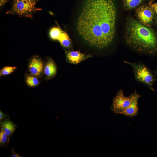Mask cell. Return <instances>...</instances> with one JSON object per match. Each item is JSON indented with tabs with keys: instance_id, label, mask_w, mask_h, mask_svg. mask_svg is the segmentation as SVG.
<instances>
[{
	"instance_id": "cell-12",
	"label": "cell",
	"mask_w": 157,
	"mask_h": 157,
	"mask_svg": "<svg viewBox=\"0 0 157 157\" xmlns=\"http://www.w3.org/2000/svg\"><path fill=\"white\" fill-rule=\"evenodd\" d=\"M58 41L60 44L65 48H68L71 46V40L67 33L64 31Z\"/></svg>"
},
{
	"instance_id": "cell-11",
	"label": "cell",
	"mask_w": 157,
	"mask_h": 157,
	"mask_svg": "<svg viewBox=\"0 0 157 157\" xmlns=\"http://www.w3.org/2000/svg\"><path fill=\"white\" fill-rule=\"evenodd\" d=\"M138 100L135 101L130 107L122 111L121 114L130 117L137 115L138 110Z\"/></svg>"
},
{
	"instance_id": "cell-5",
	"label": "cell",
	"mask_w": 157,
	"mask_h": 157,
	"mask_svg": "<svg viewBox=\"0 0 157 157\" xmlns=\"http://www.w3.org/2000/svg\"><path fill=\"white\" fill-rule=\"evenodd\" d=\"M36 0H14L11 9L7 13L32 18V14L36 10Z\"/></svg>"
},
{
	"instance_id": "cell-21",
	"label": "cell",
	"mask_w": 157,
	"mask_h": 157,
	"mask_svg": "<svg viewBox=\"0 0 157 157\" xmlns=\"http://www.w3.org/2000/svg\"><path fill=\"white\" fill-rule=\"evenodd\" d=\"M8 0H0V6H2L6 3Z\"/></svg>"
},
{
	"instance_id": "cell-3",
	"label": "cell",
	"mask_w": 157,
	"mask_h": 157,
	"mask_svg": "<svg viewBox=\"0 0 157 157\" xmlns=\"http://www.w3.org/2000/svg\"><path fill=\"white\" fill-rule=\"evenodd\" d=\"M141 96L135 90L130 96L126 97L124 94L123 90H119L113 99L111 110L116 113L121 114L122 111L130 107L135 101L138 100Z\"/></svg>"
},
{
	"instance_id": "cell-8",
	"label": "cell",
	"mask_w": 157,
	"mask_h": 157,
	"mask_svg": "<svg viewBox=\"0 0 157 157\" xmlns=\"http://www.w3.org/2000/svg\"><path fill=\"white\" fill-rule=\"evenodd\" d=\"M29 67V71L32 75L36 76H39L43 71V62L38 57H33L30 61Z\"/></svg>"
},
{
	"instance_id": "cell-19",
	"label": "cell",
	"mask_w": 157,
	"mask_h": 157,
	"mask_svg": "<svg viewBox=\"0 0 157 157\" xmlns=\"http://www.w3.org/2000/svg\"><path fill=\"white\" fill-rule=\"evenodd\" d=\"M151 8L154 12L157 14V3H155L152 4Z\"/></svg>"
},
{
	"instance_id": "cell-10",
	"label": "cell",
	"mask_w": 157,
	"mask_h": 157,
	"mask_svg": "<svg viewBox=\"0 0 157 157\" xmlns=\"http://www.w3.org/2000/svg\"><path fill=\"white\" fill-rule=\"evenodd\" d=\"M57 72V67L54 61L51 59L47 62L44 68V72L48 77L54 76Z\"/></svg>"
},
{
	"instance_id": "cell-14",
	"label": "cell",
	"mask_w": 157,
	"mask_h": 157,
	"mask_svg": "<svg viewBox=\"0 0 157 157\" xmlns=\"http://www.w3.org/2000/svg\"><path fill=\"white\" fill-rule=\"evenodd\" d=\"M8 136L2 129L0 132V145L1 147H4L9 142Z\"/></svg>"
},
{
	"instance_id": "cell-20",
	"label": "cell",
	"mask_w": 157,
	"mask_h": 157,
	"mask_svg": "<svg viewBox=\"0 0 157 157\" xmlns=\"http://www.w3.org/2000/svg\"><path fill=\"white\" fill-rule=\"evenodd\" d=\"M12 154L11 157H22L19 155L18 154L16 153L15 152H14L13 149H12Z\"/></svg>"
},
{
	"instance_id": "cell-16",
	"label": "cell",
	"mask_w": 157,
	"mask_h": 157,
	"mask_svg": "<svg viewBox=\"0 0 157 157\" xmlns=\"http://www.w3.org/2000/svg\"><path fill=\"white\" fill-rule=\"evenodd\" d=\"M16 68L15 66H6L3 67L0 71V76L9 74L13 72Z\"/></svg>"
},
{
	"instance_id": "cell-22",
	"label": "cell",
	"mask_w": 157,
	"mask_h": 157,
	"mask_svg": "<svg viewBox=\"0 0 157 157\" xmlns=\"http://www.w3.org/2000/svg\"><path fill=\"white\" fill-rule=\"evenodd\" d=\"M156 73L157 74V70H156Z\"/></svg>"
},
{
	"instance_id": "cell-1",
	"label": "cell",
	"mask_w": 157,
	"mask_h": 157,
	"mask_svg": "<svg viewBox=\"0 0 157 157\" xmlns=\"http://www.w3.org/2000/svg\"><path fill=\"white\" fill-rule=\"evenodd\" d=\"M116 9L112 0H87L79 17L77 30L90 45H109L115 35Z\"/></svg>"
},
{
	"instance_id": "cell-13",
	"label": "cell",
	"mask_w": 157,
	"mask_h": 157,
	"mask_svg": "<svg viewBox=\"0 0 157 157\" xmlns=\"http://www.w3.org/2000/svg\"><path fill=\"white\" fill-rule=\"evenodd\" d=\"M63 31L58 27H53L50 31V37L53 40H58L61 36Z\"/></svg>"
},
{
	"instance_id": "cell-18",
	"label": "cell",
	"mask_w": 157,
	"mask_h": 157,
	"mask_svg": "<svg viewBox=\"0 0 157 157\" xmlns=\"http://www.w3.org/2000/svg\"><path fill=\"white\" fill-rule=\"evenodd\" d=\"M8 119V116L6 115L0 111V120L2 121L4 119Z\"/></svg>"
},
{
	"instance_id": "cell-15",
	"label": "cell",
	"mask_w": 157,
	"mask_h": 157,
	"mask_svg": "<svg viewBox=\"0 0 157 157\" xmlns=\"http://www.w3.org/2000/svg\"><path fill=\"white\" fill-rule=\"evenodd\" d=\"M27 84L31 87H34L37 85L39 83V81L35 77L28 76L26 79Z\"/></svg>"
},
{
	"instance_id": "cell-23",
	"label": "cell",
	"mask_w": 157,
	"mask_h": 157,
	"mask_svg": "<svg viewBox=\"0 0 157 157\" xmlns=\"http://www.w3.org/2000/svg\"><path fill=\"white\" fill-rule=\"evenodd\" d=\"M156 23H157V19H156Z\"/></svg>"
},
{
	"instance_id": "cell-4",
	"label": "cell",
	"mask_w": 157,
	"mask_h": 157,
	"mask_svg": "<svg viewBox=\"0 0 157 157\" xmlns=\"http://www.w3.org/2000/svg\"><path fill=\"white\" fill-rule=\"evenodd\" d=\"M124 62L130 65L133 69L136 80L142 83L154 91L153 85L156 79L151 71L144 64L141 63H132L124 61Z\"/></svg>"
},
{
	"instance_id": "cell-7",
	"label": "cell",
	"mask_w": 157,
	"mask_h": 157,
	"mask_svg": "<svg viewBox=\"0 0 157 157\" xmlns=\"http://www.w3.org/2000/svg\"><path fill=\"white\" fill-rule=\"evenodd\" d=\"M65 53L68 61L74 64H78L92 56L90 54H83L78 51H66Z\"/></svg>"
},
{
	"instance_id": "cell-6",
	"label": "cell",
	"mask_w": 157,
	"mask_h": 157,
	"mask_svg": "<svg viewBox=\"0 0 157 157\" xmlns=\"http://www.w3.org/2000/svg\"><path fill=\"white\" fill-rule=\"evenodd\" d=\"M154 12L151 7L145 6L139 7L136 11L137 16L140 21L143 24L147 25L152 21Z\"/></svg>"
},
{
	"instance_id": "cell-2",
	"label": "cell",
	"mask_w": 157,
	"mask_h": 157,
	"mask_svg": "<svg viewBox=\"0 0 157 157\" xmlns=\"http://www.w3.org/2000/svg\"><path fill=\"white\" fill-rule=\"evenodd\" d=\"M125 39L127 44L137 51L149 53L157 52V36L151 28L133 19L128 22Z\"/></svg>"
},
{
	"instance_id": "cell-9",
	"label": "cell",
	"mask_w": 157,
	"mask_h": 157,
	"mask_svg": "<svg viewBox=\"0 0 157 157\" xmlns=\"http://www.w3.org/2000/svg\"><path fill=\"white\" fill-rule=\"evenodd\" d=\"M0 126L8 136L9 140L16 127V125L10 120L8 119L1 121Z\"/></svg>"
},
{
	"instance_id": "cell-17",
	"label": "cell",
	"mask_w": 157,
	"mask_h": 157,
	"mask_svg": "<svg viewBox=\"0 0 157 157\" xmlns=\"http://www.w3.org/2000/svg\"><path fill=\"white\" fill-rule=\"evenodd\" d=\"M141 0H125L126 6L129 8H134L138 5Z\"/></svg>"
}]
</instances>
